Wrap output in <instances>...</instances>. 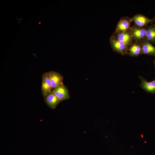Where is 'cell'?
<instances>
[{
	"label": "cell",
	"instance_id": "obj_1",
	"mask_svg": "<svg viewBox=\"0 0 155 155\" xmlns=\"http://www.w3.org/2000/svg\"><path fill=\"white\" fill-rule=\"evenodd\" d=\"M110 41L111 46L114 51L123 56L127 55L128 45L118 40L113 36L111 37Z\"/></svg>",
	"mask_w": 155,
	"mask_h": 155
},
{
	"label": "cell",
	"instance_id": "obj_2",
	"mask_svg": "<svg viewBox=\"0 0 155 155\" xmlns=\"http://www.w3.org/2000/svg\"><path fill=\"white\" fill-rule=\"evenodd\" d=\"M42 93L44 97L52 91V87L49 72H45L42 75Z\"/></svg>",
	"mask_w": 155,
	"mask_h": 155
},
{
	"label": "cell",
	"instance_id": "obj_3",
	"mask_svg": "<svg viewBox=\"0 0 155 155\" xmlns=\"http://www.w3.org/2000/svg\"><path fill=\"white\" fill-rule=\"evenodd\" d=\"M135 25L139 27H142L148 24L152 23L155 21L154 19H151L142 14H137L131 19Z\"/></svg>",
	"mask_w": 155,
	"mask_h": 155
},
{
	"label": "cell",
	"instance_id": "obj_4",
	"mask_svg": "<svg viewBox=\"0 0 155 155\" xmlns=\"http://www.w3.org/2000/svg\"><path fill=\"white\" fill-rule=\"evenodd\" d=\"M52 91L57 97L62 101L68 99L70 98L68 90L63 83L59 85Z\"/></svg>",
	"mask_w": 155,
	"mask_h": 155
},
{
	"label": "cell",
	"instance_id": "obj_5",
	"mask_svg": "<svg viewBox=\"0 0 155 155\" xmlns=\"http://www.w3.org/2000/svg\"><path fill=\"white\" fill-rule=\"evenodd\" d=\"M44 98L46 104L52 109H55L62 101L57 97L52 91Z\"/></svg>",
	"mask_w": 155,
	"mask_h": 155
},
{
	"label": "cell",
	"instance_id": "obj_6",
	"mask_svg": "<svg viewBox=\"0 0 155 155\" xmlns=\"http://www.w3.org/2000/svg\"><path fill=\"white\" fill-rule=\"evenodd\" d=\"M139 78L141 81L140 85V87L146 92L155 93V79L150 82H148L142 76H140Z\"/></svg>",
	"mask_w": 155,
	"mask_h": 155
},
{
	"label": "cell",
	"instance_id": "obj_7",
	"mask_svg": "<svg viewBox=\"0 0 155 155\" xmlns=\"http://www.w3.org/2000/svg\"><path fill=\"white\" fill-rule=\"evenodd\" d=\"M130 33L133 38L137 41L145 39L146 29L144 28L134 27L130 28Z\"/></svg>",
	"mask_w": 155,
	"mask_h": 155
},
{
	"label": "cell",
	"instance_id": "obj_8",
	"mask_svg": "<svg viewBox=\"0 0 155 155\" xmlns=\"http://www.w3.org/2000/svg\"><path fill=\"white\" fill-rule=\"evenodd\" d=\"M132 21V19L128 17L121 18L116 28V32L127 31L130 29V24Z\"/></svg>",
	"mask_w": 155,
	"mask_h": 155
},
{
	"label": "cell",
	"instance_id": "obj_9",
	"mask_svg": "<svg viewBox=\"0 0 155 155\" xmlns=\"http://www.w3.org/2000/svg\"><path fill=\"white\" fill-rule=\"evenodd\" d=\"M49 73L53 90L59 85L63 83V77L59 73L56 71H51Z\"/></svg>",
	"mask_w": 155,
	"mask_h": 155
},
{
	"label": "cell",
	"instance_id": "obj_10",
	"mask_svg": "<svg viewBox=\"0 0 155 155\" xmlns=\"http://www.w3.org/2000/svg\"><path fill=\"white\" fill-rule=\"evenodd\" d=\"M116 33H117L116 36H112L117 40L128 46L131 43L133 38L130 32L127 31Z\"/></svg>",
	"mask_w": 155,
	"mask_h": 155
},
{
	"label": "cell",
	"instance_id": "obj_11",
	"mask_svg": "<svg viewBox=\"0 0 155 155\" xmlns=\"http://www.w3.org/2000/svg\"><path fill=\"white\" fill-rule=\"evenodd\" d=\"M130 45L129 46L127 55L131 57H137L142 54V44L135 42Z\"/></svg>",
	"mask_w": 155,
	"mask_h": 155
},
{
	"label": "cell",
	"instance_id": "obj_12",
	"mask_svg": "<svg viewBox=\"0 0 155 155\" xmlns=\"http://www.w3.org/2000/svg\"><path fill=\"white\" fill-rule=\"evenodd\" d=\"M142 54L155 56V46L152 45L148 40L145 39L142 44Z\"/></svg>",
	"mask_w": 155,
	"mask_h": 155
},
{
	"label": "cell",
	"instance_id": "obj_13",
	"mask_svg": "<svg viewBox=\"0 0 155 155\" xmlns=\"http://www.w3.org/2000/svg\"><path fill=\"white\" fill-rule=\"evenodd\" d=\"M145 39L150 42L155 43V25H151L147 28Z\"/></svg>",
	"mask_w": 155,
	"mask_h": 155
},
{
	"label": "cell",
	"instance_id": "obj_14",
	"mask_svg": "<svg viewBox=\"0 0 155 155\" xmlns=\"http://www.w3.org/2000/svg\"><path fill=\"white\" fill-rule=\"evenodd\" d=\"M153 63L154 65V67H155V59L154 61H153Z\"/></svg>",
	"mask_w": 155,
	"mask_h": 155
}]
</instances>
